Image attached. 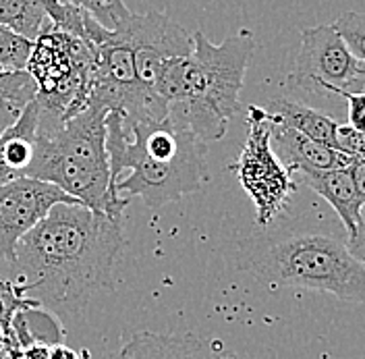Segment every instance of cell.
<instances>
[{
  "label": "cell",
  "mask_w": 365,
  "mask_h": 359,
  "mask_svg": "<svg viewBox=\"0 0 365 359\" xmlns=\"http://www.w3.org/2000/svg\"><path fill=\"white\" fill-rule=\"evenodd\" d=\"M0 359H13V349L2 333H0Z\"/></svg>",
  "instance_id": "28"
},
{
  "label": "cell",
  "mask_w": 365,
  "mask_h": 359,
  "mask_svg": "<svg viewBox=\"0 0 365 359\" xmlns=\"http://www.w3.org/2000/svg\"><path fill=\"white\" fill-rule=\"evenodd\" d=\"M120 359H216L214 349L195 335L137 333L118 351Z\"/></svg>",
  "instance_id": "13"
},
{
  "label": "cell",
  "mask_w": 365,
  "mask_h": 359,
  "mask_svg": "<svg viewBox=\"0 0 365 359\" xmlns=\"http://www.w3.org/2000/svg\"><path fill=\"white\" fill-rule=\"evenodd\" d=\"M104 359H120L118 353H108V355H104Z\"/></svg>",
  "instance_id": "29"
},
{
  "label": "cell",
  "mask_w": 365,
  "mask_h": 359,
  "mask_svg": "<svg viewBox=\"0 0 365 359\" xmlns=\"http://www.w3.org/2000/svg\"><path fill=\"white\" fill-rule=\"evenodd\" d=\"M31 48H34V42L29 38L19 36L13 29L0 25V71L2 73L25 71Z\"/></svg>",
  "instance_id": "18"
},
{
  "label": "cell",
  "mask_w": 365,
  "mask_h": 359,
  "mask_svg": "<svg viewBox=\"0 0 365 359\" xmlns=\"http://www.w3.org/2000/svg\"><path fill=\"white\" fill-rule=\"evenodd\" d=\"M106 150L113 191L162 208L200 191L207 181L205 143L168 121H131L120 111L106 114Z\"/></svg>",
  "instance_id": "2"
},
{
  "label": "cell",
  "mask_w": 365,
  "mask_h": 359,
  "mask_svg": "<svg viewBox=\"0 0 365 359\" xmlns=\"http://www.w3.org/2000/svg\"><path fill=\"white\" fill-rule=\"evenodd\" d=\"M346 100V108H349V125L357 131L365 133V93H353V91H341Z\"/></svg>",
  "instance_id": "23"
},
{
  "label": "cell",
  "mask_w": 365,
  "mask_h": 359,
  "mask_svg": "<svg viewBox=\"0 0 365 359\" xmlns=\"http://www.w3.org/2000/svg\"><path fill=\"white\" fill-rule=\"evenodd\" d=\"M334 27L353 52V56L365 65V13H342L334 21Z\"/></svg>",
  "instance_id": "21"
},
{
  "label": "cell",
  "mask_w": 365,
  "mask_h": 359,
  "mask_svg": "<svg viewBox=\"0 0 365 359\" xmlns=\"http://www.w3.org/2000/svg\"><path fill=\"white\" fill-rule=\"evenodd\" d=\"M301 177L307 187H312L319 198H324L332 206V210L341 218L346 233L353 235L359 221L361 200L357 196L351 168L344 166V168L324 171V173H301Z\"/></svg>",
  "instance_id": "14"
},
{
  "label": "cell",
  "mask_w": 365,
  "mask_h": 359,
  "mask_svg": "<svg viewBox=\"0 0 365 359\" xmlns=\"http://www.w3.org/2000/svg\"><path fill=\"white\" fill-rule=\"evenodd\" d=\"M48 19L44 0H0V25L29 38L40 36Z\"/></svg>",
  "instance_id": "16"
},
{
  "label": "cell",
  "mask_w": 365,
  "mask_h": 359,
  "mask_svg": "<svg viewBox=\"0 0 365 359\" xmlns=\"http://www.w3.org/2000/svg\"><path fill=\"white\" fill-rule=\"evenodd\" d=\"M21 111L23 108H19L17 104H13V102L0 98V135L4 133V131L19 118Z\"/></svg>",
  "instance_id": "25"
},
{
  "label": "cell",
  "mask_w": 365,
  "mask_h": 359,
  "mask_svg": "<svg viewBox=\"0 0 365 359\" xmlns=\"http://www.w3.org/2000/svg\"><path fill=\"white\" fill-rule=\"evenodd\" d=\"M61 2L88 11L96 21H100L108 29H116L120 23L131 17V11L123 0H61Z\"/></svg>",
  "instance_id": "19"
},
{
  "label": "cell",
  "mask_w": 365,
  "mask_h": 359,
  "mask_svg": "<svg viewBox=\"0 0 365 359\" xmlns=\"http://www.w3.org/2000/svg\"><path fill=\"white\" fill-rule=\"evenodd\" d=\"M120 221L81 202H63L25 233L4 278L19 280L54 314H77L91 295L114 291L123 253Z\"/></svg>",
  "instance_id": "1"
},
{
  "label": "cell",
  "mask_w": 365,
  "mask_h": 359,
  "mask_svg": "<svg viewBox=\"0 0 365 359\" xmlns=\"http://www.w3.org/2000/svg\"><path fill=\"white\" fill-rule=\"evenodd\" d=\"M216 359H237L235 355H222V358H216Z\"/></svg>",
  "instance_id": "30"
},
{
  "label": "cell",
  "mask_w": 365,
  "mask_h": 359,
  "mask_svg": "<svg viewBox=\"0 0 365 359\" xmlns=\"http://www.w3.org/2000/svg\"><path fill=\"white\" fill-rule=\"evenodd\" d=\"M106 114L104 106L91 102L67 121L40 118L36 152L25 177L52 183L83 206L120 221L129 200L113 191Z\"/></svg>",
  "instance_id": "5"
},
{
  "label": "cell",
  "mask_w": 365,
  "mask_h": 359,
  "mask_svg": "<svg viewBox=\"0 0 365 359\" xmlns=\"http://www.w3.org/2000/svg\"><path fill=\"white\" fill-rule=\"evenodd\" d=\"M253 46V34L247 29L228 36L218 46L197 29L191 54L170 59L162 73L158 91L168 106L166 121L204 143L222 139L239 111Z\"/></svg>",
  "instance_id": "3"
},
{
  "label": "cell",
  "mask_w": 365,
  "mask_h": 359,
  "mask_svg": "<svg viewBox=\"0 0 365 359\" xmlns=\"http://www.w3.org/2000/svg\"><path fill=\"white\" fill-rule=\"evenodd\" d=\"M365 65L359 63L332 25H316L301 31L295 69L289 73V88L309 93L353 91Z\"/></svg>",
  "instance_id": "8"
},
{
  "label": "cell",
  "mask_w": 365,
  "mask_h": 359,
  "mask_svg": "<svg viewBox=\"0 0 365 359\" xmlns=\"http://www.w3.org/2000/svg\"><path fill=\"white\" fill-rule=\"evenodd\" d=\"M266 113L270 116L272 123L291 127L299 133L307 135L312 139H318L326 146L336 148V129L339 123L334 118H330L328 114L319 113L316 108L293 102V100H284V98H276L268 106Z\"/></svg>",
  "instance_id": "15"
},
{
  "label": "cell",
  "mask_w": 365,
  "mask_h": 359,
  "mask_svg": "<svg viewBox=\"0 0 365 359\" xmlns=\"http://www.w3.org/2000/svg\"><path fill=\"white\" fill-rule=\"evenodd\" d=\"M133 48L135 69L143 88L160 96V79L170 59L187 56L193 50V36L170 17L150 11L133 15L116 27ZM162 98V96H160Z\"/></svg>",
  "instance_id": "9"
},
{
  "label": "cell",
  "mask_w": 365,
  "mask_h": 359,
  "mask_svg": "<svg viewBox=\"0 0 365 359\" xmlns=\"http://www.w3.org/2000/svg\"><path fill=\"white\" fill-rule=\"evenodd\" d=\"M50 359H83V355L67 347V345H63V343H54L50 347Z\"/></svg>",
  "instance_id": "27"
},
{
  "label": "cell",
  "mask_w": 365,
  "mask_h": 359,
  "mask_svg": "<svg viewBox=\"0 0 365 359\" xmlns=\"http://www.w3.org/2000/svg\"><path fill=\"white\" fill-rule=\"evenodd\" d=\"M63 202L79 200L34 177H19L0 185V276L13 268L15 247L23 235L38 225L52 206Z\"/></svg>",
  "instance_id": "10"
},
{
  "label": "cell",
  "mask_w": 365,
  "mask_h": 359,
  "mask_svg": "<svg viewBox=\"0 0 365 359\" xmlns=\"http://www.w3.org/2000/svg\"><path fill=\"white\" fill-rule=\"evenodd\" d=\"M272 148L278 158L295 173H324L344 168L353 162V158L342 154L341 150L278 123H272Z\"/></svg>",
  "instance_id": "11"
},
{
  "label": "cell",
  "mask_w": 365,
  "mask_h": 359,
  "mask_svg": "<svg viewBox=\"0 0 365 359\" xmlns=\"http://www.w3.org/2000/svg\"><path fill=\"white\" fill-rule=\"evenodd\" d=\"M351 168V175L355 181V189H357V196L361 200V206L365 203V160L361 158H353V162L349 164Z\"/></svg>",
  "instance_id": "26"
},
{
  "label": "cell",
  "mask_w": 365,
  "mask_h": 359,
  "mask_svg": "<svg viewBox=\"0 0 365 359\" xmlns=\"http://www.w3.org/2000/svg\"><path fill=\"white\" fill-rule=\"evenodd\" d=\"M268 289L299 287L365 303V266L349 246L322 231L264 228L243 249V262Z\"/></svg>",
  "instance_id": "4"
},
{
  "label": "cell",
  "mask_w": 365,
  "mask_h": 359,
  "mask_svg": "<svg viewBox=\"0 0 365 359\" xmlns=\"http://www.w3.org/2000/svg\"><path fill=\"white\" fill-rule=\"evenodd\" d=\"M364 266H365V260H364Z\"/></svg>",
  "instance_id": "31"
},
{
  "label": "cell",
  "mask_w": 365,
  "mask_h": 359,
  "mask_svg": "<svg viewBox=\"0 0 365 359\" xmlns=\"http://www.w3.org/2000/svg\"><path fill=\"white\" fill-rule=\"evenodd\" d=\"M36 81L40 118L67 121L86 111L91 102L93 54L90 44L48 21L25 69Z\"/></svg>",
  "instance_id": "6"
},
{
  "label": "cell",
  "mask_w": 365,
  "mask_h": 359,
  "mask_svg": "<svg viewBox=\"0 0 365 359\" xmlns=\"http://www.w3.org/2000/svg\"><path fill=\"white\" fill-rule=\"evenodd\" d=\"M232 171L255 206L257 225L274 226L293 200L297 183L295 171L274 152L272 123L262 106H250L247 111V137Z\"/></svg>",
  "instance_id": "7"
},
{
  "label": "cell",
  "mask_w": 365,
  "mask_h": 359,
  "mask_svg": "<svg viewBox=\"0 0 365 359\" xmlns=\"http://www.w3.org/2000/svg\"><path fill=\"white\" fill-rule=\"evenodd\" d=\"M336 150L351 158L365 160V133L353 129L351 125H339L336 129Z\"/></svg>",
  "instance_id": "22"
},
{
  "label": "cell",
  "mask_w": 365,
  "mask_h": 359,
  "mask_svg": "<svg viewBox=\"0 0 365 359\" xmlns=\"http://www.w3.org/2000/svg\"><path fill=\"white\" fill-rule=\"evenodd\" d=\"M31 308H42V305L27 293V287L19 280L0 276V333L4 337H9L11 333V324L15 315Z\"/></svg>",
  "instance_id": "17"
},
{
  "label": "cell",
  "mask_w": 365,
  "mask_h": 359,
  "mask_svg": "<svg viewBox=\"0 0 365 359\" xmlns=\"http://www.w3.org/2000/svg\"><path fill=\"white\" fill-rule=\"evenodd\" d=\"M349 249H351V253L357 258V260H365V203L361 206V210H359V221H357V228H355V233L353 235H349Z\"/></svg>",
  "instance_id": "24"
},
{
  "label": "cell",
  "mask_w": 365,
  "mask_h": 359,
  "mask_svg": "<svg viewBox=\"0 0 365 359\" xmlns=\"http://www.w3.org/2000/svg\"><path fill=\"white\" fill-rule=\"evenodd\" d=\"M36 81L27 71H13L2 73L0 71V98L17 104L19 108H25L31 100H36Z\"/></svg>",
  "instance_id": "20"
},
{
  "label": "cell",
  "mask_w": 365,
  "mask_h": 359,
  "mask_svg": "<svg viewBox=\"0 0 365 359\" xmlns=\"http://www.w3.org/2000/svg\"><path fill=\"white\" fill-rule=\"evenodd\" d=\"M40 125V106L31 100L19 118L0 135V185L27 175L36 152V135Z\"/></svg>",
  "instance_id": "12"
}]
</instances>
